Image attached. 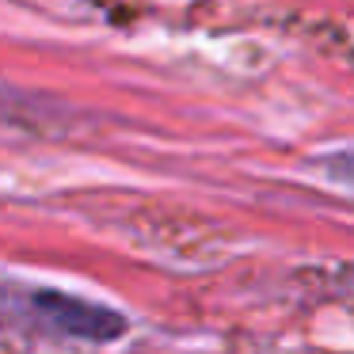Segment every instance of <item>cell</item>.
Here are the masks:
<instances>
[{
  "label": "cell",
  "mask_w": 354,
  "mask_h": 354,
  "mask_svg": "<svg viewBox=\"0 0 354 354\" xmlns=\"http://www.w3.org/2000/svg\"><path fill=\"white\" fill-rule=\"evenodd\" d=\"M351 290H354V270H351Z\"/></svg>",
  "instance_id": "7a4b0ae2"
},
{
  "label": "cell",
  "mask_w": 354,
  "mask_h": 354,
  "mask_svg": "<svg viewBox=\"0 0 354 354\" xmlns=\"http://www.w3.org/2000/svg\"><path fill=\"white\" fill-rule=\"evenodd\" d=\"M27 320L39 324L42 331L62 339H84V343H111L126 331V316L107 305L73 297L62 290H31L24 297Z\"/></svg>",
  "instance_id": "6da1fadb"
}]
</instances>
